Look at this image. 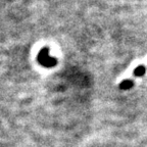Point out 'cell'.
I'll list each match as a JSON object with an SVG mask.
<instances>
[{
    "instance_id": "obj_1",
    "label": "cell",
    "mask_w": 147,
    "mask_h": 147,
    "mask_svg": "<svg viewBox=\"0 0 147 147\" xmlns=\"http://www.w3.org/2000/svg\"><path fill=\"white\" fill-rule=\"evenodd\" d=\"M133 85H134V83L132 80H125L119 84V88L122 90H128L133 87Z\"/></svg>"
},
{
    "instance_id": "obj_2",
    "label": "cell",
    "mask_w": 147,
    "mask_h": 147,
    "mask_svg": "<svg viewBox=\"0 0 147 147\" xmlns=\"http://www.w3.org/2000/svg\"><path fill=\"white\" fill-rule=\"evenodd\" d=\"M145 67H143V65H139V67H137L135 69H134V76L135 77H142L143 75L145 74Z\"/></svg>"
}]
</instances>
